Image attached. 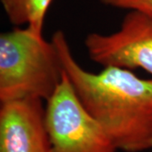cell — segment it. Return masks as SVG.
Masks as SVG:
<instances>
[{
	"label": "cell",
	"mask_w": 152,
	"mask_h": 152,
	"mask_svg": "<svg viewBox=\"0 0 152 152\" xmlns=\"http://www.w3.org/2000/svg\"><path fill=\"white\" fill-rule=\"evenodd\" d=\"M43 102L23 99L1 103L0 152H53Z\"/></svg>",
	"instance_id": "5"
},
{
	"label": "cell",
	"mask_w": 152,
	"mask_h": 152,
	"mask_svg": "<svg viewBox=\"0 0 152 152\" xmlns=\"http://www.w3.org/2000/svg\"><path fill=\"white\" fill-rule=\"evenodd\" d=\"M53 0H1L4 10L12 25L30 28L42 34L44 22Z\"/></svg>",
	"instance_id": "6"
},
{
	"label": "cell",
	"mask_w": 152,
	"mask_h": 152,
	"mask_svg": "<svg viewBox=\"0 0 152 152\" xmlns=\"http://www.w3.org/2000/svg\"><path fill=\"white\" fill-rule=\"evenodd\" d=\"M101 2L111 8L140 11L152 18V0H101Z\"/></svg>",
	"instance_id": "7"
},
{
	"label": "cell",
	"mask_w": 152,
	"mask_h": 152,
	"mask_svg": "<svg viewBox=\"0 0 152 152\" xmlns=\"http://www.w3.org/2000/svg\"><path fill=\"white\" fill-rule=\"evenodd\" d=\"M45 117L53 152L119 151L102 126L80 102L66 74L57 91L46 102Z\"/></svg>",
	"instance_id": "3"
},
{
	"label": "cell",
	"mask_w": 152,
	"mask_h": 152,
	"mask_svg": "<svg viewBox=\"0 0 152 152\" xmlns=\"http://www.w3.org/2000/svg\"><path fill=\"white\" fill-rule=\"evenodd\" d=\"M85 47L90 58L103 67L140 68L152 75V18L142 12L128 11L117 31L90 33Z\"/></svg>",
	"instance_id": "4"
},
{
	"label": "cell",
	"mask_w": 152,
	"mask_h": 152,
	"mask_svg": "<svg viewBox=\"0 0 152 152\" xmlns=\"http://www.w3.org/2000/svg\"><path fill=\"white\" fill-rule=\"evenodd\" d=\"M51 40L78 99L118 151L152 150V79L113 66L91 73L76 61L64 31H57Z\"/></svg>",
	"instance_id": "1"
},
{
	"label": "cell",
	"mask_w": 152,
	"mask_h": 152,
	"mask_svg": "<svg viewBox=\"0 0 152 152\" xmlns=\"http://www.w3.org/2000/svg\"><path fill=\"white\" fill-rule=\"evenodd\" d=\"M64 70L57 48L28 27L0 35V102L23 99L48 102L60 86Z\"/></svg>",
	"instance_id": "2"
}]
</instances>
